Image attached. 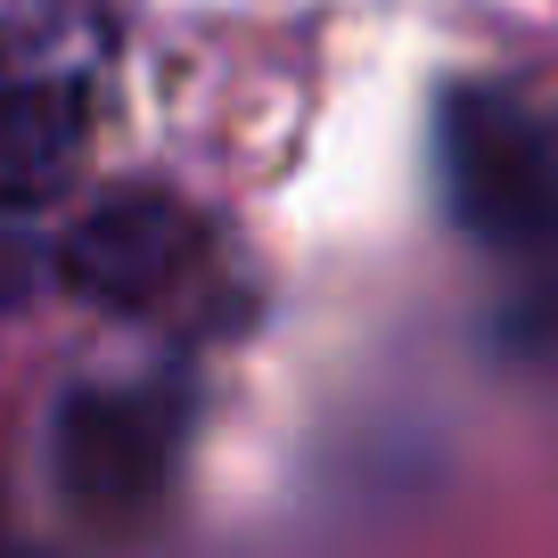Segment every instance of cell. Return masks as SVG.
Instances as JSON below:
<instances>
[{"label": "cell", "instance_id": "277c9868", "mask_svg": "<svg viewBox=\"0 0 558 558\" xmlns=\"http://www.w3.org/2000/svg\"><path fill=\"white\" fill-rule=\"evenodd\" d=\"M206 271V214L181 190L157 181H132V190H107L99 206H83L66 222V239L50 246V279L90 313H157L173 304L190 279Z\"/></svg>", "mask_w": 558, "mask_h": 558}, {"label": "cell", "instance_id": "6da1fadb", "mask_svg": "<svg viewBox=\"0 0 558 558\" xmlns=\"http://www.w3.org/2000/svg\"><path fill=\"white\" fill-rule=\"evenodd\" d=\"M107 0H9L0 9V222L41 214L90 157L107 66Z\"/></svg>", "mask_w": 558, "mask_h": 558}, {"label": "cell", "instance_id": "3957f363", "mask_svg": "<svg viewBox=\"0 0 558 558\" xmlns=\"http://www.w3.org/2000/svg\"><path fill=\"white\" fill-rule=\"evenodd\" d=\"M444 214L493 255H558V123L509 83H452L436 99Z\"/></svg>", "mask_w": 558, "mask_h": 558}, {"label": "cell", "instance_id": "7a4b0ae2", "mask_svg": "<svg viewBox=\"0 0 558 558\" xmlns=\"http://www.w3.org/2000/svg\"><path fill=\"white\" fill-rule=\"evenodd\" d=\"M190 436V378H74L50 402L41 452H50V493L90 534H132L165 509L173 460Z\"/></svg>", "mask_w": 558, "mask_h": 558}, {"label": "cell", "instance_id": "5b68a950", "mask_svg": "<svg viewBox=\"0 0 558 558\" xmlns=\"http://www.w3.org/2000/svg\"><path fill=\"white\" fill-rule=\"evenodd\" d=\"M41 279H50V246L25 222H0V320L25 313V304L41 296Z\"/></svg>", "mask_w": 558, "mask_h": 558}]
</instances>
